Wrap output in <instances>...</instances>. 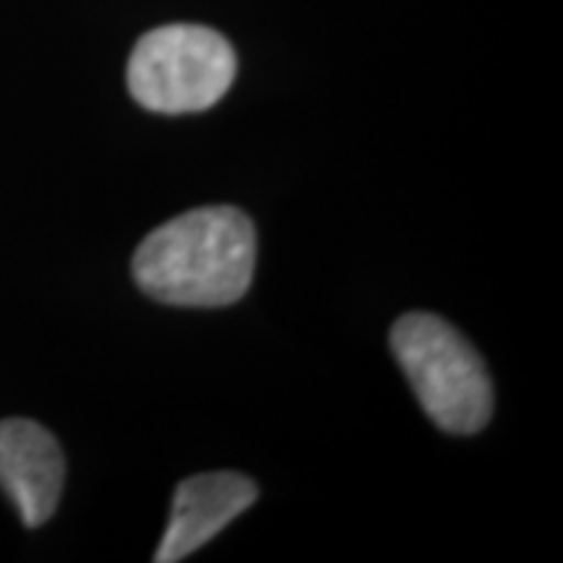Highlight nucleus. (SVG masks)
Masks as SVG:
<instances>
[{
  "instance_id": "4",
  "label": "nucleus",
  "mask_w": 563,
  "mask_h": 563,
  "mask_svg": "<svg viewBox=\"0 0 563 563\" xmlns=\"http://www.w3.org/2000/svg\"><path fill=\"white\" fill-rule=\"evenodd\" d=\"M63 481L66 460L47 428L24 418L0 420V488L21 522L45 525L58 509Z\"/></svg>"
},
{
  "instance_id": "3",
  "label": "nucleus",
  "mask_w": 563,
  "mask_h": 563,
  "mask_svg": "<svg viewBox=\"0 0 563 563\" xmlns=\"http://www.w3.org/2000/svg\"><path fill=\"white\" fill-rule=\"evenodd\" d=\"M235 51L220 32L170 24L144 34L129 58V89L141 108L186 115L214 108L235 81Z\"/></svg>"
},
{
  "instance_id": "2",
  "label": "nucleus",
  "mask_w": 563,
  "mask_h": 563,
  "mask_svg": "<svg viewBox=\"0 0 563 563\" xmlns=\"http://www.w3.org/2000/svg\"><path fill=\"white\" fill-rule=\"evenodd\" d=\"M391 352L422 410L441 431L470 435L488 426V368L452 323L433 313H407L394 323Z\"/></svg>"
},
{
  "instance_id": "1",
  "label": "nucleus",
  "mask_w": 563,
  "mask_h": 563,
  "mask_svg": "<svg viewBox=\"0 0 563 563\" xmlns=\"http://www.w3.org/2000/svg\"><path fill=\"white\" fill-rule=\"evenodd\" d=\"M256 228L235 207H201L173 217L141 241L133 277L150 298L180 308L232 306L256 272Z\"/></svg>"
},
{
  "instance_id": "5",
  "label": "nucleus",
  "mask_w": 563,
  "mask_h": 563,
  "mask_svg": "<svg viewBox=\"0 0 563 563\" xmlns=\"http://www.w3.org/2000/svg\"><path fill=\"white\" fill-rule=\"evenodd\" d=\"M256 483L241 473H203L183 481L175 490L170 522L154 561L178 563L199 551L256 504Z\"/></svg>"
}]
</instances>
